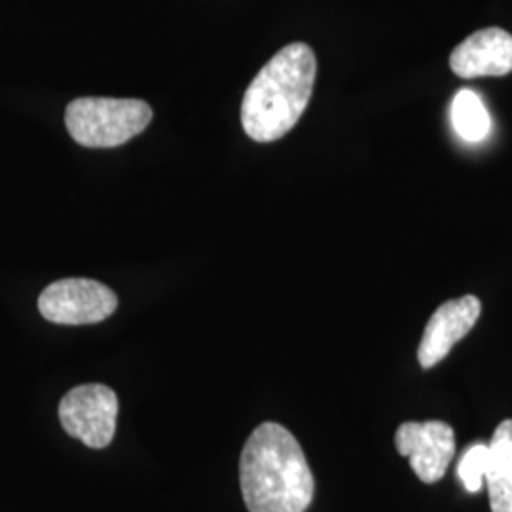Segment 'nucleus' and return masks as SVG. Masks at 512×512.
<instances>
[{
    "label": "nucleus",
    "instance_id": "obj_1",
    "mask_svg": "<svg viewBox=\"0 0 512 512\" xmlns=\"http://www.w3.org/2000/svg\"><path fill=\"white\" fill-rule=\"evenodd\" d=\"M239 486L249 512H306L315 494L300 442L275 421L260 423L245 442Z\"/></svg>",
    "mask_w": 512,
    "mask_h": 512
},
{
    "label": "nucleus",
    "instance_id": "obj_2",
    "mask_svg": "<svg viewBox=\"0 0 512 512\" xmlns=\"http://www.w3.org/2000/svg\"><path fill=\"white\" fill-rule=\"evenodd\" d=\"M317 59L308 44L279 50L258 71L241 103V124L256 143H272L298 124L310 103Z\"/></svg>",
    "mask_w": 512,
    "mask_h": 512
},
{
    "label": "nucleus",
    "instance_id": "obj_3",
    "mask_svg": "<svg viewBox=\"0 0 512 512\" xmlns=\"http://www.w3.org/2000/svg\"><path fill=\"white\" fill-rule=\"evenodd\" d=\"M152 122V109L141 99L80 97L65 112V124L82 147L112 148L137 137Z\"/></svg>",
    "mask_w": 512,
    "mask_h": 512
},
{
    "label": "nucleus",
    "instance_id": "obj_4",
    "mask_svg": "<svg viewBox=\"0 0 512 512\" xmlns=\"http://www.w3.org/2000/svg\"><path fill=\"white\" fill-rule=\"evenodd\" d=\"M118 397L103 384H84L73 387L59 403V421L63 429L82 440L93 450L107 448L118 420Z\"/></svg>",
    "mask_w": 512,
    "mask_h": 512
},
{
    "label": "nucleus",
    "instance_id": "obj_5",
    "mask_svg": "<svg viewBox=\"0 0 512 512\" xmlns=\"http://www.w3.org/2000/svg\"><path fill=\"white\" fill-rule=\"evenodd\" d=\"M118 308V296L107 285L69 277L46 287L38 298L44 319L57 325H93L110 317Z\"/></svg>",
    "mask_w": 512,
    "mask_h": 512
},
{
    "label": "nucleus",
    "instance_id": "obj_6",
    "mask_svg": "<svg viewBox=\"0 0 512 512\" xmlns=\"http://www.w3.org/2000/svg\"><path fill=\"white\" fill-rule=\"evenodd\" d=\"M395 446L425 484H435L446 475L456 456V433L444 421H406L395 433Z\"/></svg>",
    "mask_w": 512,
    "mask_h": 512
},
{
    "label": "nucleus",
    "instance_id": "obj_7",
    "mask_svg": "<svg viewBox=\"0 0 512 512\" xmlns=\"http://www.w3.org/2000/svg\"><path fill=\"white\" fill-rule=\"evenodd\" d=\"M480 311L482 304L473 294L444 302L423 330L418 348L421 368H433L444 361L459 340H463L473 330Z\"/></svg>",
    "mask_w": 512,
    "mask_h": 512
},
{
    "label": "nucleus",
    "instance_id": "obj_8",
    "mask_svg": "<svg viewBox=\"0 0 512 512\" xmlns=\"http://www.w3.org/2000/svg\"><path fill=\"white\" fill-rule=\"evenodd\" d=\"M450 69L465 80L512 73L511 33L499 27L476 31L452 52Z\"/></svg>",
    "mask_w": 512,
    "mask_h": 512
},
{
    "label": "nucleus",
    "instance_id": "obj_9",
    "mask_svg": "<svg viewBox=\"0 0 512 512\" xmlns=\"http://www.w3.org/2000/svg\"><path fill=\"white\" fill-rule=\"evenodd\" d=\"M486 484L492 512H512V420L501 421L490 440Z\"/></svg>",
    "mask_w": 512,
    "mask_h": 512
},
{
    "label": "nucleus",
    "instance_id": "obj_10",
    "mask_svg": "<svg viewBox=\"0 0 512 512\" xmlns=\"http://www.w3.org/2000/svg\"><path fill=\"white\" fill-rule=\"evenodd\" d=\"M452 122L465 143H480L490 135L492 118L473 90H461L452 103Z\"/></svg>",
    "mask_w": 512,
    "mask_h": 512
},
{
    "label": "nucleus",
    "instance_id": "obj_11",
    "mask_svg": "<svg viewBox=\"0 0 512 512\" xmlns=\"http://www.w3.org/2000/svg\"><path fill=\"white\" fill-rule=\"evenodd\" d=\"M490 465V446L476 442L469 446L458 463V476L469 494H478L486 484V473Z\"/></svg>",
    "mask_w": 512,
    "mask_h": 512
}]
</instances>
